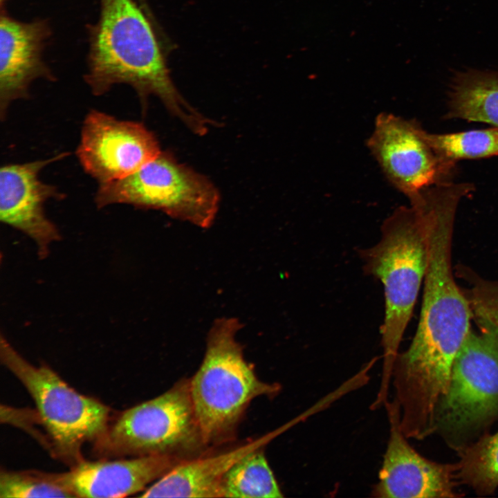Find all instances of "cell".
Listing matches in <instances>:
<instances>
[{"instance_id": "obj_19", "label": "cell", "mask_w": 498, "mask_h": 498, "mask_svg": "<svg viewBox=\"0 0 498 498\" xmlns=\"http://www.w3.org/2000/svg\"><path fill=\"white\" fill-rule=\"evenodd\" d=\"M0 497H75L66 483L64 473L1 470Z\"/></svg>"}, {"instance_id": "obj_17", "label": "cell", "mask_w": 498, "mask_h": 498, "mask_svg": "<svg viewBox=\"0 0 498 498\" xmlns=\"http://www.w3.org/2000/svg\"><path fill=\"white\" fill-rule=\"evenodd\" d=\"M263 448L246 454L230 468L221 483V497H283Z\"/></svg>"}, {"instance_id": "obj_12", "label": "cell", "mask_w": 498, "mask_h": 498, "mask_svg": "<svg viewBox=\"0 0 498 498\" xmlns=\"http://www.w3.org/2000/svg\"><path fill=\"white\" fill-rule=\"evenodd\" d=\"M67 154L5 165L0 169V220L31 238L40 258H45L50 245L61 238L57 228L46 216L45 203L51 199H62L64 194L55 186L44 183L39 174Z\"/></svg>"}, {"instance_id": "obj_5", "label": "cell", "mask_w": 498, "mask_h": 498, "mask_svg": "<svg viewBox=\"0 0 498 498\" xmlns=\"http://www.w3.org/2000/svg\"><path fill=\"white\" fill-rule=\"evenodd\" d=\"M104 457L168 455L188 459L209 450L194 409L190 378L124 411L94 441Z\"/></svg>"}, {"instance_id": "obj_2", "label": "cell", "mask_w": 498, "mask_h": 498, "mask_svg": "<svg viewBox=\"0 0 498 498\" xmlns=\"http://www.w3.org/2000/svg\"><path fill=\"white\" fill-rule=\"evenodd\" d=\"M84 80L98 96L116 84L131 86L143 109L156 96L194 133L205 134L212 123L175 86L154 28L136 0H100L98 20L90 28Z\"/></svg>"}, {"instance_id": "obj_11", "label": "cell", "mask_w": 498, "mask_h": 498, "mask_svg": "<svg viewBox=\"0 0 498 498\" xmlns=\"http://www.w3.org/2000/svg\"><path fill=\"white\" fill-rule=\"evenodd\" d=\"M389 437L372 496L382 498L455 497L456 465L439 463L417 452L400 430L396 407L385 405Z\"/></svg>"}, {"instance_id": "obj_8", "label": "cell", "mask_w": 498, "mask_h": 498, "mask_svg": "<svg viewBox=\"0 0 498 498\" xmlns=\"http://www.w3.org/2000/svg\"><path fill=\"white\" fill-rule=\"evenodd\" d=\"M472 329L452 365L436 414V430L459 450L498 416V333Z\"/></svg>"}, {"instance_id": "obj_10", "label": "cell", "mask_w": 498, "mask_h": 498, "mask_svg": "<svg viewBox=\"0 0 498 498\" xmlns=\"http://www.w3.org/2000/svg\"><path fill=\"white\" fill-rule=\"evenodd\" d=\"M160 152L155 135L143 124L93 109L83 122L76 155L100 185L130 175Z\"/></svg>"}, {"instance_id": "obj_18", "label": "cell", "mask_w": 498, "mask_h": 498, "mask_svg": "<svg viewBox=\"0 0 498 498\" xmlns=\"http://www.w3.org/2000/svg\"><path fill=\"white\" fill-rule=\"evenodd\" d=\"M458 450V481L469 486L480 495L492 493L498 487V432Z\"/></svg>"}, {"instance_id": "obj_15", "label": "cell", "mask_w": 498, "mask_h": 498, "mask_svg": "<svg viewBox=\"0 0 498 498\" xmlns=\"http://www.w3.org/2000/svg\"><path fill=\"white\" fill-rule=\"evenodd\" d=\"M281 429L219 453L211 450L179 463L147 488L141 497H221V483L230 468L246 454L264 448Z\"/></svg>"}, {"instance_id": "obj_4", "label": "cell", "mask_w": 498, "mask_h": 498, "mask_svg": "<svg viewBox=\"0 0 498 498\" xmlns=\"http://www.w3.org/2000/svg\"><path fill=\"white\" fill-rule=\"evenodd\" d=\"M242 324L235 317L214 321L203 361L190 378L196 417L205 445L214 448L232 441L250 403L259 396L273 398L277 382L260 380L236 340Z\"/></svg>"}, {"instance_id": "obj_14", "label": "cell", "mask_w": 498, "mask_h": 498, "mask_svg": "<svg viewBox=\"0 0 498 498\" xmlns=\"http://www.w3.org/2000/svg\"><path fill=\"white\" fill-rule=\"evenodd\" d=\"M183 460L168 455L114 461L83 460L64 474L75 497H123L143 490Z\"/></svg>"}, {"instance_id": "obj_22", "label": "cell", "mask_w": 498, "mask_h": 498, "mask_svg": "<svg viewBox=\"0 0 498 498\" xmlns=\"http://www.w3.org/2000/svg\"><path fill=\"white\" fill-rule=\"evenodd\" d=\"M4 1H5V0H1V6H3V3Z\"/></svg>"}, {"instance_id": "obj_13", "label": "cell", "mask_w": 498, "mask_h": 498, "mask_svg": "<svg viewBox=\"0 0 498 498\" xmlns=\"http://www.w3.org/2000/svg\"><path fill=\"white\" fill-rule=\"evenodd\" d=\"M50 27L44 20L23 22L5 12L0 17V118L6 120L9 107L26 99L31 83L38 78L54 80L42 59Z\"/></svg>"}, {"instance_id": "obj_21", "label": "cell", "mask_w": 498, "mask_h": 498, "mask_svg": "<svg viewBox=\"0 0 498 498\" xmlns=\"http://www.w3.org/2000/svg\"><path fill=\"white\" fill-rule=\"evenodd\" d=\"M459 273L469 285L464 293L472 316L480 327L498 333V280L483 278L467 268L460 270Z\"/></svg>"}, {"instance_id": "obj_20", "label": "cell", "mask_w": 498, "mask_h": 498, "mask_svg": "<svg viewBox=\"0 0 498 498\" xmlns=\"http://www.w3.org/2000/svg\"><path fill=\"white\" fill-rule=\"evenodd\" d=\"M434 147L453 162L498 156V127L451 133H428Z\"/></svg>"}, {"instance_id": "obj_7", "label": "cell", "mask_w": 498, "mask_h": 498, "mask_svg": "<svg viewBox=\"0 0 498 498\" xmlns=\"http://www.w3.org/2000/svg\"><path fill=\"white\" fill-rule=\"evenodd\" d=\"M219 202L207 177L163 151L130 175L99 185L95 196L99 208L127 204L156 209L203 228L214 222Z\"/></svg>"}, {"instance_id": "obj_16", "label": "cell", "mask_w": 498, "mask_h": 498, "mask_svg": "<svg viewBox=\"0 0 498 498\" xmlns=\"http://www.w3.org/2000/svg\"><path fill=\"white\" fill-rule=\"evenodd\" d=\"M446 117L498 127V69L465 68L454 72L448 91Z\"/></svg>"}, {"instance_id": "obj_6", "label": "cell", "mask_w": 498, "mask_h": 498, "mask_svg": "<svg viewBox=\"0 0 498 498\" xmlns=\"http://www.w3.org/2000/svg\"><path fill=\"white\" fill-rule=\"evenodd\" d=\"M0 356L35 401L55 455L71 466L83 461L82 445L94 441L105 431L110 409L76 391L48 367L29 363L3 336Z\"/></svg>"}, {"instance_id": "obj_3", "label": "cell", "mask_w": 498, "mask_h": 498, "mask_svg": "<svg viewBox=\"0 0 498 498\" xmlns=\"http://www.w3.org/2000/svg\"><path fill=\"white\" fill-rule=\"evenodd\" d=\"M358 255L365 273L383 286L382 369L378 394L386 396L393 364L424 279L425 239L418 210L411 204L394 210L382 222L377 243L358 249Z\"/></svg>"}, {"instance_id": "obj_9", "label": "cell", "mask_w": 498, "mask_h": 498, "mask_svg": "<svg viewBox=\"0 0 498 498\" xmlns=\"http://www.w3.org/2000/svg\"><path fill=\"white\" fill-rule=\"evenodd\" d=\"M415 120L389 113L376 116L367 147L388 181L409 199L450 182L456 163L443 157Z\"/></svg>"}, {"instance_id": "obj_1", "label": "cell", "mask_w": 498, "mask_h": 498, "mask_svg": "<svg viewBox=\"0 0 498 498\" xmlns=\"http://www.w3.org/2000/svg\"><path fill=\"white\" fill-rule=\"evenodd\" d=\"M470 193L467 184L449 182L426 189L411 202L425 232L423 296L415 335L408 348L397 354L394 371L406 387L425 396L446 391L454 359L471 330L470 305L452 268L456 212Z\"/></svg>"}]
</instances>
